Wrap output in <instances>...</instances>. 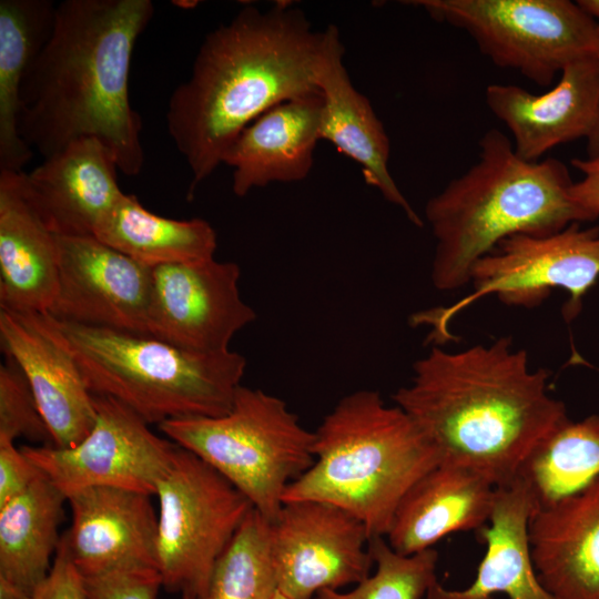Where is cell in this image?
<instances>
[{
  "mask_svg": "<svg viewBox=\"0 0 599 599\" xmlns=\"http://www.w3.org/2000/svg\"><path fill=\"white\" fill-rule=\"evenodd\" d=\"M150 0H64L52 32L20 90L19 132L49 158L72 141L94 138L124 175L144 164L142 121L129 95L131 60L150 23Z\"/></svg>",
  "mask_w": 599,
  "mask_h": 599,
  "instance_id": "1",
  "label": "cell"
},
{
  "mask_svg": "<svg viewBox=\"0 0 599 599\" xmlns=\"http://www.w3.org/2000/svg\"><path fill=\"white\" fill-rule=\"evenodd\" d=\"M325 42V30L314 31L302 10L283 1L266 10L247 4L205 35L166 111L169 134L191 172L189 200L255 119L319 93Z\"/></svg>",
  "mask_w": 599,
  "mask_h": 599,
  "instance_id": "2",
  "label": "cell"
},
{
  "mask_svg": "<svg viewBox=\"0 0 599 599\" xmlns=\"http://www.w3.org/2000/svg\"><path fill=\"white\" fill-rule=\"evenodd\" d=\"M407 386L393 395L440 461L471 467L497 487L512 483L535 446L568 419L548 393L550 373L531 370L511 337L458 352L433 345Z\"/></svg>",
  "mask_w": 599,
  "mask_h": 599,
  "instance_id": "3",
  "label": "cell"
},
{
  "mask_svg": "<svg viewBox=\"0 0 599 599\" xmlns=\"http://www.w3.org/2000/svg\"><path fill=\"white\" fill-rule=\"evenodd\" d=\"M479 149L477 162L425 207L436 241L430 278L441 292L468 284L474 264L510 235H548L588 221L561 161H525L497 129L484 133Z\"/></svg>",
  "mask_w": 599,
  "mask_h": 599,
  "instance_id": "4",
  "label": "cell"
},
{
  "mask_svg": "<svg viewBox=\"0 0 599 599\" xmlns=\"http://www.w3.org/2000/svg\"><path fill=\"white\" fill-rule=\"evenodd\" d=\"M314 433V463L283 502L335 505L362 520L370 538L386 537L404 496L440 461L415 422L372 389L342 397Z\"/></svg>",
  "mask_w": 599,
  "mask_h": 599,
  "instance_id": "5",
  "label": "cell"
},
{
  "mask_svg": "<svg viewBox=\"0 0 599 599\" xmlns=\"http://www.w3.org/2000/svg\"><path fill=\"white\" fill-rule=\"evenodd\" d=\"M57 322L91 393L122 403L149 425L226 414L245 372L246 359L231 349L199 353L151 336Z\"/></svg>",
  "mask_w": 599,
  "mask_h": 599,
  "instance_id": "6",
  "label": "cell"
},
{
  "mask_svg": "<svg viewBox=\"0 0 599 599\" xmlns=\"http://www.w3.org/2000/svg\"><path fill=\"white\" fill-rule=\"evenodd\" d=\"M159 428L219 471L271 521L278 516L287 486L315 459V433L286 403L243 385L226 414L171 419Z\"/></svg>",
  "mask_w": 599,
  "mask_h": 599,
  "instance_id": "7",
  "label": "cell"
},
{
  "mask_svg": "<svg viewBox=\"0 0 599 599\" xmlns=\"http://www.w3.org/2000/svg\"><path fill=\"white\" fill-rule=\"evenodd\" d=\"M468 33L495 65L548 87L570 62L599 53V20L569 0H417Z\"/></svg>",
  "mask_w": 599,
  "mask_h": 599,
  "instance_id": "8",
  "label": "cell"
},
{
  "mask_svg": "<svg viewBox=\"0 0 599 599\" xmlns=\"http://www.w3.org/2000/svg\"><path fill=\"white\" fill-rule=\"evenodd\" d=\"M599 277V227L580 229L572 223L548 235L514 234L480 257L470 272L473 292L444 308H432L413 316L416 325L433 329V345L453 339L451 318L477 300L495 294L510 306L536 307L552 290L569 294L562 317L573 321L582 301Z\"/></svg>",
  "mask_w": 599,
  "mask_h": 599,
  "instance_id": "9",
  "label": "cell"
},
{
  "mask_svg": "<svg viewBox=\"0 0 599 599\" xmlns=\"http://www.w3.org/2000/svg\"><path fill=\"white\" fill-rule=\"evenodd\" d=\"M155 496L162 587L202 599L217 557L253 505L219 471L180 446Z\"/></svg>",
  "mask_w": 599,
  "mask_h": 599,
  "instance_id": "10",
  "label": "cell"
},
{
  "mask_svg": "<svg viewBox=\"0 0 599 599\" xmlns=\"http://www.w3.org/2000/svg\"><path fill=\"white\" fill-rule=\"evenodd\" d=\"M94 425L77 445L22 446V453L65 497L90 487L155 495L179 445L153 433L145 420L111 397L94 395Z\"/></svg>",
  "mask_w": 599,
  "mask_h": 599,
  "instance_id": "11",
  "label": "cell"
},
{
  "mask_svg": "<svg viewBox=\"0 0 599 599\" xmlns=\"http://www.w3.org/2000/svg\"><path fill=\"white\" fill-rule=\"evenodd\" d=\"M370 536L348 511L318 500L283 502L272 521L278 592L312 599L324 590L364 581L375 566Z\"/></svg>",
  "mask_w": 599,
  "mask_h": 599,
  "instance_id": "12",
  "label": "cell"
},
{
  "mask_svg": "<svg viewBox=\"0 0 599 599\" xmlns=\"http://www.w3.org/2000/svg\"><path fill=\"white\" fill-rule=\"evenodd\" d=\"M241 270L214 257L152 267L149 336L199 353H221L256 318L240 294Z\"/></svg>",
  "mask_w": 599,
  "mask_h": 599,
  "instance_id": "13",
  "label": "cell"
},
{
  "mask_svg": "<svg viewBox=\"0 0 599 599\" xmlns=\"http://www.w3.org/2000/svg\"><path fill=\"white\" fill-rule=\"evenodd\" d=\"M59 322L149 336L152 267L94 236H57Z\"/></svg>",
  "mask_w": 599,
  "mask_h": 599,
  "instance_id": "14",
  "label": "cell"
},
{
  "mask_svg": "<svg viewBox=\"0 0 599 599\" xmlns=\"http://www.w3.org/2000/svg\"><path fill=\"white\" fill-rule=\"evenodd\" d=\"M0 341L4 356L28 380L53 446L81 441L95 422L94 395L57 319L44 312L0 307Z\"/></svg>",
  "mask_w": 599,
  "mask_h": 599,
  "instance_id": "15",
  "label": "cell"
},
{
  "mask_svg": "<svg viewBox=\"0 0 599 599\" xmlns=\"http://www.w3.org/2000/svg\"><path fill=\"white\" fill-rule=\"evenodd\" d=\"M67 501L72 520L60 540L83 578L115 570L158 569V514L151 495L90 487L70 494Z\"/></svg>",
  "mask_w": 599,
  "mask_h": 599,
  "instance_id": "16",
  "label": "cell"
},
{
  "mask_svg": "<svg viewBox=\"0 0 599 599\" xmlns=\"http://www.w3.org/2000/svg\"><path fill=\"white\" fill-rule=\"evenodd\" d=\"M486 104L512 135L514 150L536 162L555 146L588 139L599 115V53L567 64L558 83L534 94L516 84L493 83Z\"/></svg>",
  "mask_w": 599,
  "mask_h": 599,
  "instance_id": "17",
  "label": "cell"
},
{
  "mask_svg": "<svg viewBox=\"0 0 599 599\" xmlns=\"http://www.w3.org/2000/svg\"><path fill=\"white\" fill-rule=\"evenodd\" d=\"M116 162L94 138L69 143L21 172L24 192L47 226L57 236H94L123 194L118 185Z\"/></svg>",
  "mask_w": 599,
  "mask_h": 599,
  "instance_id": "18",
  "label": "cell"
},
{
  "mask_svg": "<svg viewBox=\"0 0 599 599\" xmlns=\"http://www.w3.org/2000/svg\"><path fill=\"white\" fill-rule=\"evenodd\" d=\"M317 87L322 95L321 140L331 142L362 169L366 183L400 207L416 226L420 216L402 194L388 170L390 144L382 121L368 99L352 84L343 62L344 47L338 29H326Z\"/></svg>",
  "mask_w": 599,
  "mask_h": 599,
  "instance_id": "19",
  "label": "cell"
},
{
  "mask_svg": "<svg viewBox=\"0 0 599 599\" xmlns=\"http://www.w3.org/2000/svg\"><path fill=\"white\" fill-rule=\"evenodd\" d=\"M528 537L538 579L555 599H599V478L538 507Z\"/></svg>",
  "mask_w": 599,
  "mask_h": 599,
  "instance_id": "20",
  "label": "cell"
},
{
  "mask_svg": "<svg viewBox=\"0 0 599 599\" xmlns=\"http://www.w3.org/2000/svg\"><path fill=\"white\" fill-rule=\"evenodd\" d=\"M496 490L483 473L439 461L404 496L385 538L396 552L409 556L449 534L478 531L490 519Z\"/></svg>",
  "mask_w": 599,
  "mask_h": 599,
  "instance_id": "21",
  "label": "cell"
},
{
  "mask_svg": "<svg viewBox=\"0 0 599 599\" xmlns=\"http://www.w3.org/2000/svg\"><path fill=\"white\" fill-rule=\"evenodd\" d=\"M321 92L284 101L255 119L223 158L233 169L237 196L270 183H293L307 177L321 140Z\"/></svg>",
  "mask_w": 599,
  "mask_h": 599,
  "instance_id": "22",
  "label": "cell"
},
{
  "mask_svg": "<svg viewBox=\"0 0 599 599\" xmlns=\"http://www.w3.org/2000/svg\"><path fill=\"white\" fill-rule=\"evenodd\" d=\"M58 275L57 235L28 199L21 172L0 171V307L47 313Z\"/></svg>",
  "mask_w": 599,
  "mask_h": 599,
  "instance_id": "23",
  "label": "cell"
},
{
  "mask_svg": "<svg viewBox=\"0 0 599 599\" xmlns=\"http://www.w3.org/2000/svg\"><path fill=\"white\" fill-rule=\"evenodd\" d=\"M537 508L520 478L497 487L490 519L477 531L486 551L475 580L464 589H447L437 580L426 599H493L500 592L509 599H555L539 581L530 554L529 521Z\"/></svg>",
  "mask_w": 599,
  "mask_h": 599,
  "instance_id": "24",
  "label": "cell"
},
{
  "mask_svg": "<svg viewBox=\"0 0 599 599\" xmlns=\"http://www.w3.org/2000/svg\"><path fill=\"white\" fill-rule=\"evenodd\" d=\"M55 9L51 0L0 1V171L22 172L33 156L19 132L20 90L52 32Z\"/></svg>",
  "mask_w": 599,
  "mask_h": 599,
  "instance_id": "25",
  "label": "cell"
},
{
  "mask_svg": "<svg viewBox=\"0 0 599 599\" xmlns=\"http://www.w3.org/2000/svg\"><path fill=\"white\" fill-rule=\"evenodd\" d=\"M65 501L43 475L0 507V579L30 597L52 567Z\"/></svg>",
  "mask_w": 599,
  "mask_h": 599,
  "instance_id": "26",
  "label": "cell"
},
{
  "mask_svg": "<svg viewBox=\"0 0 599 599\" xmlns=\"http://www.w3.org/2000/svg\"><path fill=\"white\" fill-rule=\"evenodd\" d=\"M94 237L149 267L213 258L217 246L216 233L207 221L156 215L125 193Z\"/></svg>",
  "mask_w": 599,
  "mask_h": 599,
  "instance_id": "27",
  "label": "cell"
},
{
  "mask_svg": "<svg viewBox=\"0 0 599 599\" xmlns=\"http://www.w3.org/2000/svg\"><path fill=\"white\" fill-rule=\"evenodd\" d=\"M538 507L573 495L599 478V415L569 418L530 451L517 475Z\"/></svg>",
  "mask_w": 599,
  "mask_h": 599,
  "instance_id": "28",
  "label": "cell"
},
{
  "mask_svg": "<svg viewBox=\"0 0 599 599\" xmlns=\"http://www.w3.org/2000/svg\"><path fill=\"white\" fill-rule=\"evenodd\" d=\"M272 521L254 507L217 557L202 599H273Z\"/></svg>",
  "mask_w": 599,
  "mask_h": 599,
  "instance_id": "29",
  "label": "cell"
},
{
  "mask_svg": "<svg viewBox=\"0 0 599 599\" xmlns=\"http://www.w3.org/2000/svg\"><path fill=\"white\" fill-rule=\"evenodd\" d=\"M369 550L376 566L349 592L324 589L314 599H422L437 581L438 552L434 548L404 556L396 552L385 537L369 539Z\"/></svg>",
  "mask_w": 599,
  "mask_h": 599,
  "instance_id": "30",
  "label": "cell"
},
{
  "mask_svg": "<svg viewBox=\"0 0 599 599\" xmlns=\"http://www.w3.org/2000/svg\"><path fill=\"white\" fill-rule=\"evenodd\" d=\"M19 437L52 445V435L20 367L8 356L0 365V441Z\"/></svg>",
  "mask_w": 599,
  "mask_h": 599,
  "instance_id": "31",
  "label": "cell"
},
{
  "mask_svg": "<svg viewBox=\"0 0 599 599\" xmlns=\"http://www.w3.org/2000/svg\"><path fill=\"white\" fill-rule=\"evenodd\" d=\"M83 579L89 599H156L162 587L154 568L115 570Z\"/></svg>",
  "mask_w": 599,
  "mask_h": 599,
  "instance_id": "32",
  "label": "cell"
},
{
  "mask_svg": "<svg viewBox=\"0 0 599 599\" xmlns=\"http://www.w3.org/2000/svg\"><path fill=\"white\" fill-rule=\"evenodd\" d=\"M43 474L12 441H0V507L24 493Z\"/></svg>",
  "mask_w": 599,
  "mask_h": 599,
  "instance_id": "33",
  "label": "cell"
},
{
  "mask_svg": "<svg viewBox=\"0 0 599 599\" xmlns=\"http://www.w3.org/2000/svg\"><path fill=\"white\" fill-rule=\"evenodd\" d=\"M31 599H89L84 579L72 564L61 540L49 575Z\"/></svg>",
  "mask_w": 599,
  "mask_h": 599,
  "instance_id": "34",
  "label": "cell"
},
{
  "mask_svg": "<svg viewBox=\"0 0 599 599\" xmlns=\"http://www.w3.org/2000/svg\"><path fill=\"white\" fill-rule=\"evenodd\" d=\"M571 163L583 177L572 183L570 197L587 220L593 221L599 217V156L573 159Z\"/></svg>",
  "mask_w": 599,
  "mask_h": 599,
  "instance_id": "35",
  "label": "cell"
},
{
  "mask_svg": "<svg viewBox=\"0 0 599 599\" xmlns=\"http://www.w3.org/2000/svg\"><path fill=\"white\" fill-rule=\"evenodd\" d=\"M0 599H31V597L6 580L0 579Z\"/></svg>",
  "mask_w": 599,
  "mask_h": 599,
  "instance_id": "36",
  "label": "cell"
},
{
  "mask_svg": "<svg viewBox=\"0 0 599 599\" xmlns=\"http://www.w3.org/2000/svg\"><path fill=\"white\" fill-rule=\"evenodd\" d=\"M587 153L588 158L599 156V115L596 126L589 138L587 139Z\"/></svg>",
  "mask_w": 599,
  "mask_h": 599,
  "instance_id": "37",
  "label": "cell"
},
{
  "mask_svg": "<svg viewBox=\"0 0 599 599\" xmlns=\"http://www.w3.org/2000/svg\"><path fill=\"white\" fill-rule=\"evenodd\" d=\"M577 2L590 16L599 20V0H578Z\"/></svg>",
  "mask_w": 599,
  "mask_h": 599,
  "instance_id": "38",
  "label": "cell"
},
{
  "mask_svg": "<svg viewBox=\"0 0 599 599\" xmlns=\"http://www.w3.org/2000/svg\"><path fill=\"white\" fill-rule=\"evenodd\" d=\"M273 599H287L285 596H283L281 592H277Z\"/></svg>",
  "mask_w": 599,
  "mask_h": 599,
  "instance_id": "39",
  "label": "cell"
},
{
  "mask_svg": "<svg viewBox=\"0 0 599 599\" xmlns=\"http://www.w3.org/2000/svg\"><path fill=\"white\" fill-rule=\"evenodd\" d=\"M182 599H196L195 597L189 595V593H183L182 595Z\"/></svg>",
  "mask_w": 599,
  "mask_h": 599,
  "instance_id": "40",
  "label": "cell"
}]
</instances>
